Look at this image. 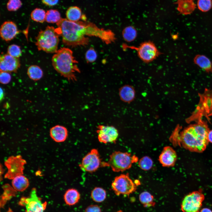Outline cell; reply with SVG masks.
<instances>
[{"instance_id": "24", "label": "cell", "mask_w": 212, "mask_h": 212, "mask_svg": "<svg viewBox=\"0 0 212 212\" xmlns=\"http://www.w3.org/2000/svg\"><path fill=\"white\" fill-rule=\"evenodd\" d=\"M139 199L141 203L145 207L154 206L155 204L153 196L148 191H144L139 196Z\"/></svg>"}, {"instance_id": "33", "label": "cell", "mask_w": 212, "mask_h": 212, "mask_svg": "<svg viewBox=\"0 0 212 212\" xmlns=\"http://www.w3.org/2000/svg\"><path fill=\"white\" fill-rule=\"evenodd\" d=\"M22 3L20 0H9L7 4V8L10 11H16L21 6Z\"/></svg>"}, {"instance_id": "30", "label": "cell", "mask_w": 212, "mask_h": 212, "mask_svg": "<svg viewBox=\"0 0 212 212\" xmlns=\"http://www.w3.org/2000/svg\"><path fill=\"white\" fill-rule=\"evenodd\" d=\"M153 162L152 159L148 156L142 158L139 160L138 165L139 167L144 170H150L152 167Z\"/></svg>"}, {"instance_id": "11", "label": "cell", "mask_w": 212, "mask_h": 212, "mask_svg": "<svg viewBox=\"0 0 212 212\" xmlns=\"http://www.w3.org/2000/svg\"><path fill=\"white\" fill-rule=\"evenodd\" d=\"M126 47L136 50L139 58L145 62L153 61L160 54L155 45L150 41L142 43L137 47L127 46Z\"/></svg>"}, {"instance_id": "36", "label": "cell", "mask_w": 212, "mask_h": 212, "mask_svg": "<svg viewBox=\"0 0 212 212\" xmlns=\"http://www.w3.org/2000/svg\"><path fill=\"white\" fill-rule=\"evenodd\" d=\"M85 212H102L100 207L97 205H91L85 209Z\"/></svg>"}, {"instance_id": "6", "label": "cell", "mask_w": 212, "mask_h": 212, "mask_svg": "<svg viewBox=\"0 0 212 212\" xmlns=\"http://www.w3.org/2000/svg\"><path fill=\"white\" fill-rule=\"evenodd\" d=\"M137 186L128 173L116 177L111 184L112 188L117 196L129 195L136 191Z\"/></svg>"}, {"instance_id": "29", "label": "cell", "mask_w": 212, "mask_h": 212, "mask_svg": "<svg viewBox=\"0 0 212 212\" xmlns=\"http://www.w3.org/2000/svg\"><path fill=\"white\" fill-rule=\"evenodd\" d=\"M4 193L2 196V205L3 206L7 201L10 199L11 197L15 195L16 193L13 187L9 184H6L3 186Z\"/></svg>"}, {"instance_id": "15", "label": "cell", "mask_w": 212, "mask_h": 212, "mask_svg": "<svg viewBox=\"0 0 212 212\" xmlns=\"http://www.w3.org/2000/svg\"><path fill=\"white\" fill-rule=\"evenodd\" d=\"M19 33L16 25L12 21H5L1 26V37L3 39L6 41L12 39Z\"/></svg>"}, {"instance_id": "26", "label": "cell", "mask_w": 212, "mask_h": 212, "mask_svg": "<svg viewBox=\"0 0 212 212\" xmlns=\"http://www.w3.org/2000/svg\"><path fill=\"white\" fill-rule=\"evenodd\" d=\"M122 35L123 39L125 41L131 42L134 40L136 37L137 32L133 26H129L123 29Z\"/></svg>"}, {"instance_id": "34", "label": "cell", "mask_w": 212, "mask_h": 212, "mask_svg": "<svg viewBox=\"0 0 212 212\" xmlns=\"http://www.w3.org/2000/svg\"><path fill=\"white\" fill-rule=\"evenodd\" d=\"M97 57V53L91 47L86 52L85 54V58L87 62L92 63L95 62Z\"/></svg>"}, {"instance_id": "21", "label": "cell", "mask_w": 212, "mask_h": 212, "mask_svg": "<svg viewBox=\"0 0 212 212\" xmlns=\"http://www.w3.org/2000/svg\"><path fill=\"white\" fill-rule=\"evenodd\" d=\"M194 61L196 64L206 72H212L211 63L206 56L198 55L194 58Z\"/></svg>"}, {"instance_id": "18", "label": "cell", "mask_w": 212, "mask_h": 212, "mask_svg": "<svg viewBox=\"0 0 212 212\" xmlns=\"http://www.w3.org/2000/svg\"><path fill=\"white\" fill-rule=\"evenodd\" d=\"M177 10L181 14L188 15L192 13L195 10L196 5L194 0H177Z\"/></svg>"}, {"instance_id": "16", "label": "cell", "mask_w": 212, "mask_h": 212, "mask_svg": "<svg viewBox=\"0 0 212 212\" xmlns=\"http://www.w3.org/2000/svg\"><path fill=\"white\" fill-rule=\"evenodd\" d=\"M50 135L55 142L61 143L65 141L68 135L67 129L65 127L59 125L52 127L50 130Z\"/></svg>"}, {"instance_id": "28", "label": "cell", "mask_w": 212, "mask_h": 212, "mask_svg": "<svg viewBox=\"0 0 212 212\" xmlns=\"http://www.w3.org/2000/svg\"><path fill=\"white\" fill-rule=\"evenodd\" d=\"M46 12L43 9L37 8L31 12V17L33 21L43 23L45 20Z\"/></svg>"}, {"instance_id": "17", "label": "cell", "mask_w": 212, "mask_h": 212, "mask_svg": "<svg viewBox=\"0 0 212 212\" xmlns=\"http://www.w3.org/2000/svg\"><path fill=\"white\" fill-rule=\"evenodd\" d=\"M119 95L120 99L122 101L129 103L135 99V92L134 88L132 86L125 85L120 89Z\"/></svg>"}, {"instance_id": "7", "label": "cell", "mask_w": 212, "mask_h": 212, "mask_svg": "<svg viewBox=\"0 0 212 212\" xmlns=\"http://www.w3.org/2000/svg\"><path fill=\"white\" fill-rule=\"evenodd\" d=\"M79 166L82 171L92 173L100 167H108V165L107 162L102 161L98 150L94 148L83 158Z\"/></svg>"}, {"instance_id": "40", "label": "cell", "mask_w": 212, "mask_h": 212, "mask_svg": "<svg viewBox=\"0 0 212 212\" xmlns=\"http://www.w3.org/2000/svg\"><path fill=\"white\" fill-rule=\"evenodd\" d=\"M7 212H13L12 211V210L10 209L9 208V209L8 210Z\"/></svg>"}, {"instance_id": "13", "label": "cell", "mask_w": 212, "mask_h": 212, "mask_svg": "<svg viewBox=\"0 0 212 212\" xmlns=\"http://www.w3.org/2000/svg\"><path fill=\"white\" fill-rule=\"evenodd\" d=\"M20 66L19 58L13 57L8 54L2 55L0 57V71L16 72Z\"/></svg>"}, {"instance_id": "8", "label": "cell", "mask_w": 212, "mask_h": 212, "mask_svg": "<svg viewBox=\"0 0 212 212\" xmlns=\"http://www.w3.org/2000/svg\"><path fill=\"white\" fill-rule=\"evenodd\" d=\"M26 161L20 155L9 157L5 161L4 165L8 171L4 178L12 180L16 177L22 175Z\"/></svg>"}, {"instance_id": "32", "label": "cell", "mask_w": 212, "mask_h": 212, "mask_svg": "<svg viewBox=\"0 0 212 212\" xmlns=\"http://www.w3.org/2000/svg\"><path fill=\"white\" fill-rule=\"evenodd\" d=\"M197 6L198 9L203 12H206L212 7L211 0H198Z\"/></svg>"}, {"instance_id": "2", "label": "cell", "mask_w": 212, "mask_h": 212, "mask_svg": "<svg viewBox=\"0 0 212 212\" xmlns=\"http://www.w3.org/2000/svg\"><path fill=\"white\" fill-rule=\"evenodd\" d=\"M207 125L200 120L180 131L177 126L170 138L174 145H178L191 152L202 153L208 143V135L209 131Z\"/></svg>"}, {"instance_id": "25", "label": "cell", "mask_w": 212, "mask_h": 212, "mask_svg": "<svg viewBox=\"0 0 212 212\" xmlns=\"http://www.w3.org/2000/svg\"><path fill=\"white\" fill-rule=\"evenodd\" d=\"M27 73L29 78L34 81L39 80L43 75V72L41 69L36 65L30 66L28 69Z\"/></svg>"}, {"instance_id": "38", "label": "cell", "mask_w": 212, "mask_h": 212, "mask_svg": "<svg viewBox=\"0 0 212 212\" xmlns=\"http://www.w3.org/2000/svg\"><path fill=\"white\" fill-rule=\"evenodd\" d=\"M208 139L209 142L212 143V130L209 131L208 132Z\"/></svg>"}, {"instance_id": "10", "label": "cell", "mask_w": 212, "mask_h": 212, "mask_svg": "<svg viewBox=\"0 0 212 212\" xmlns=\"http://www.w3.org/2000/svg\"><path fill=\"white\" fill-rule=\"evenodd\" d=\"M19 204L25 207L26 212H44L47 205L46 202H42L34 188L32 190L29 197L21 198Z\"/></svg>"}, {"instance_id": "35", "label": "cell", "mask_w": 212, "mask_h": 212, "mask_svg": "<svg viewBox=\"0 0 212 212\" xmlns=\"http://www.w3.org/2000/svg\"><path fill=\"white\" fill-rule=\"evenodd\" d=\"M11 77L9 72L4 71H0V81L3 84L9 83L11 80Z\"/></svg>"}, {"instance_id": "20", "label": "cell", "mask_w": 212, "mask_h": 212, "mask_svg": "<svg viewBox=\"0 0 212 212\" xmlns=\"http://www.w3.org/2000/svg\"><path fill=\"white\" fill-rule=\"evenodd\" d=\"M12 185L13 188L16 191L22 192L25 191L29 185L28 179L25 176L20 175L12 179Z\"/></svg>"}, {"instance_id": "4", "label": "cell", "mask_w": 212, "mask_h": 212, "mask_svg": "<svg viewBox=\"0 0 212 212\" xmlns=\"http://www.w3.org/2000/svg\"><path fill=\"white\" fill-rule=\"evenodd\" d=\"M59 35L56 29L48 26L41 30L36 37V45L38 50L48 53H55L57 51Z\"/></svg>"}, {"instance_id": "22", "label": "cell", "mask_w": 212, "mask_h": 212, "mask_svg": "<svg viewBox=\"0 0 212 212\" xmlns=\"http://www.w3.org/2000/svg\"><path fill=\"white\" fill-rule=\"evenodd\" d=\"M66 15L67 19L73 22L78 21L83 16L81 9L77 6L69 7L66 11Z\"/></svg>"}, {"instance_id": "9", "label": "cell", "mask_w": 212, "mask_h": 212, "mask_svg": "<svg viewBox=\"0 0 212 212\" xmlns=\"http://www.w3.org/2000/svg\"><path fill=\"white\" fill-rule=\"evenodd\" d=\"M205 198L200 191H194L186 195L183 199L181 209L183 212H200Z\"/></svg>"}, {"instance_id": "31", "label": "cell", "mask_w": 212, "mask_h": 212, "mask_svg": "<svg viewBox=\"0 0 212 212\" xmlns=\"http://www.w3.org/2000/svg\"><path fill=\"white\" fill-rule=\"evenodd\" d=\"M22 52L20 47L16 44L9 45L7 48V54L14 57L19 58L21 55Z\"/></svg>"}, {"instance_id": "23", "label": "cell", "mask_w": 212, "mask_h": 212, "mask_svg": "<svg viewBox=\"0 0 212 212\" xmlns=\"http://www.w3.org/2000/svg\"><path fill=\"white\" fill-rule=\"evenodd\" d=\"M106 191L102 188L96 187L92 191L91 196L92 200L97 203H101L106 198Z\"/></svg>"}, {"instance_id": "27", "label": "cell", "mask_w": 212, "mask_h": 212, "mask_svg": "<svg viewBox=\"0 0 212 212\" xmlns=\"http://www.w3.org/2000/svg\"><path fill=\"white\" fill-rule=\"evenodd\" d=\"M60 14L58 11L50 9L46 12L45 21L49 23H57L61 19Z\"/></svg>"}, {"instance_id": "14", "label": "cell", "mask_w": 212, "mask_h": 212, "mask_svg": "<svg viewBox=\"0 0 212 212\" xmlns=\"http://www.w3.org/2000/svg\"><path fill=\"white\" fill-rule=\"evenodd\" d=\"M177 159L175 151L171 147H165L160 155L158 160L162 166L164 167L173 166Z\"/></svg>"}, {"instance_id": "5", "label": "cell", "mask_w": 212, "mask_h": 212, "mask_svg": "<svg viewBox=\"0 0 212 212\" xmlns=\"http://www.w3.org/2000/svg\"><path fill=\"white\" fill-rule=\"evenodd\" d=\"M138 157L127 152L115 151L110 156L107 162L113 171L123 172L130 168L132 164L138 161Z\"/></svg>"}, {"instance_id": "12", "label": "cell", "mask_w": 212, "mask_h": 212, "mask_svg": "<svg viewBox=\"0 0 212 212\" xmlns=\"http://www.w3.org/2000/svg\"><path fill=\"white\" fill-rule=\"evenodd\" d=\"M96 132L99 141L102 143H115L118 138V130L113 126L99 125L97 127Z\"/></svg>"}, {"instance_id": "37", "label": "cell", "mask_w": 212, "mask_h": 212, "mask_svg": "<svg viewBox=\"0 0 212 212\" xmlns=\"http://www.w3.org/2000/svg\"><path fill=\"white\" fill-rule=\"evenodd\" d=\"M42 3L44 4L49 6H53L56 5L59 0H42Z\"/></svg>"}, {"instance_id": "3", "label": "cell", "mask_w": 212, "mask_h": 212, "mask_svg": "<svg viewBox=\"0 0 212 212\" xmlns=\"http://www.w3.org/2000/svg\"><path fill=\"white\" fill-rule=\"evenodd\" d=\"M52 64L55 69L61 76L69 81L77 80L75 73H80L78 62L69 49L63 47L58 50L52 58Z\"/></svg>"}, {"instance_id": "41", "label": "cell", "mask_w": 212, "mask_h": 212, "mask_svg": "<svg viewBox=\"0 0 212 212\" xmlns=\"http://www.w3.org/2000/svg\"><path fill=\"white\" fill-rule=\"evenodd\" d=\"M116 212H123V211H122V210H119L117 211Z\"/></svg>"}, {"instance_id": "39", "label": "cell", "mask_w": 212, "mask_h": 212, "mask_svg": "<svg viewBox=\"0 0 212 212\" xmlns=\"http://www.w3.org/2000/svg\"><path fill=\"white\" fill-rule=\"evenodd\" d=\"M200 212H212V211L208 208H204L202 209Z\"/></svg>"}, {"instance_id": "19", "label": "cell", "mask_w": 212, "mask_h": 212, "mask_svg": "<svg viewBox=\"0 0 212 212\" xmlns=\"http://www.w3.org/2000/svg\"><path fill=\"white\" fill-rule=\"evenodd\" d=\"M80 198V195L76 189L72 188L68 189L64 196V199L66 205L69 206L77 204Z\"/></svg>"}, {"instance_id": "1", "label": "cell", "mask_w": 212, "mask_h": 212, "mask_svg": "<svg viewBox=\"0 0 212 212\" xmlns=\"http://www.w3.org/2000/svg\"><path fill=\"white\" fill-rule=\"evenodd\" d=\"M56 24L57 32L61 36L63 43L67 46L87 45L89 39L87 36L98 37L107 44L115 40V35L111 31L99 28L90 22H73L62 18Z\"/></svg>"}]
</instances>
